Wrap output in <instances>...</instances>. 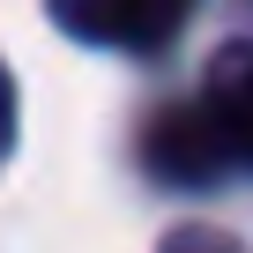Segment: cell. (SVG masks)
Returning a JSON list of instances; mask_svg holds the SVG:
<instances>
[{
	"instance_id": "obj_1",
	"label": "cell",
	"mask_w": 253,
	"mask_h": 253,
	"mask_svg": "<svg viewBox=\"0 0 253 253\" xmlns=\"http://www.w3.org/2000/svg\"><path fill=\"white\" fill-rule=\"evenodd\" d=\"M52 23L82 45H119V52H157L186 30L194 0H45Z\"/></svg>"
},
{
	"instance_id": "obj_2",
	"label": "cell",
	"mask_w": 253,
	"mask_h": 253,
	"mask_svg": "<svg viewBox=\"0 0 253 253\" xmlns=\"http://www.w3.org/2000/svg\"><path fill=\"white\" fill-rule=\"evenodd\" d=\"M231 157H238V149H231V134H223V119H216L209 97L157 112V119H149V142H142V164H149L157 179H179V186H209Z\"/></svg>"
},
{
	"instance_id": "obj_3",
	"label": "cell",
	"mask_w": 253,
	"mask_h": 253,
	"mask_svg": "<svg viewBox=\"0 0 253 253\" xmlns=\"http://www.w3.org/2000/svg\"><path fill=\"white\" fill-rule=\"evenodd\" d=\"M209 104L223 119L238 164H253V45H223L209 60Z\"/></svg>"
},
{
	"instance_id": "obj_4",
	"label": "cell",
	"mask_w": 253,
	"mask_h": 253,
	"mask_svg": "<svg viewBox=\"0 0 253 253\" xmlns=\"http://www.w3.org/2000/svg\"><path fill=\"white\" fill-rule=\"evenodd\" d=\"M0 134H8V67H0Z\"/></svg>"
}]
</instances>
